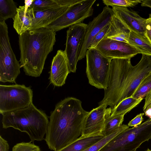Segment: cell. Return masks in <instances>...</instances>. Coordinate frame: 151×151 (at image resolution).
Returning <instances> with one entry per match:
<instances>
[{"label":"cell","instance_id":"4dcf8cb0","mask_svg":"<svg viewBox=\"0 0 151 151\" xmlns=\"http://www.w3.org/2000/svg\"><path fill=\"white\" fill-rule=\"evenodd\" d=\"M145 36L151 43V18L147 19Z\"/></svg>","mask_w":151,"mask_h":151},{"label":"cell","instance_id":"ba28073f","mask_svg":"<svg viewBox=\"0 0 151 151\" xmlns=\"http://www.w3.org/2000/svg\"><path fill=\"white\" fill-rule=\"evenodd\" d=\"M86 73L89 83L98 89H106L111 60L94 48L86 51Z\"/></svg>","mask_w":151,"mask_h":151},{"label":"cell","instance_id":"836d02e7","mask_svg":"<svg viewBox=\"0 0 151 151\" xmlns=\"http://www.w3.org/2000/svg\"><path fill=\"white\" fill-rule=\"evenodd\" d=\"M141 4L142 6L147 7L151 9V0H142Z\"/></svg>","mask_w":151,"mask_h":151},{"label":"cell","instance_id":"6da1fadb","mask_svg":"<svg viewBox=\"0 0 151 151\" xmlns=\"http://www.w3.org/2000/svg\"><path fill=\"white\" fill-rule=\"evenodd\" d=\"M89 112L75 98H66L57 103L51 112L45 139L49 148L58 151L81 136Z\"/></svg>","mask_w":151,"mask_h":151},{"label":"cell","instance_id":"d4e9b609","mask_svg":"<svg viewBox=\"0 0 151 151\" xmlns=\"http://www.w3.org/2000/svg\"><path fill=\"white\" fill-rule=\"evenodd\" d=\"M129 128L127 125L122 124L114 132L108 136L104 137L99 141L83 151H99L112 138Z\"/></svg>","mask_w":151,"mask_h":151},{"label":"cell","instance_id":"ffe728a7","mask_svg":"<svg viewBox=\"0 0 151 151\" xmlns=\"http://www.w3.org/2000/svg\"><path fill=\"white\" fill-rule=\"evenodd\" d=\"M111 109H106L105 114V121L101 134L104 137L108 136L114 132L122 125L124 115L111 116Z\"/></svg>","mask_w":151,"mask_h":151},{"label":"cell","instance_id":"8fae6325","mask_svg":"<svg viewBox=\"0 0 151 151\" xmlns=\"http://www.w3.org/2000/svg\"><path fill=\"white\" fill-rule=\"evenodd\" d=\"M93 48L110 60L132 58L140 52L129 43L104 37Z\"/></svg>","mask_w":151,"mask_h":151},{"label":"cell","instance_id":"277c9868","mask_svg":"<svg viewBox=\"0 0 151 151\" xmlns=\"http://www.w3.org/2000/svg\"><path fill=\"white\" fill-rule=\"evenodd\" d=\"M2 115L3 128L12 127L25 132L32 142L44 139L49 122L48 118L33 103L25 108Z\"/></svg>","mask_w":151,"mask_h":151},{"label":"cell","instance_id":"7c38bea8","mask_svg":"<svg viewBox=\"0 0 151 151\" xmlns=\"http://www.w3.org/2000/svg\"><path fill=\"white\" fill-rule=\"evenodd\" d=\"M113 11L112 8L106 6L103 11L87 24L85 38L79 58L81 60L86 57V51L94 37L111 21Z\"/></svg>","mask_w":151,"mask_h":151},{"label":"cell","instance_id":"9c48e42d","mask_svg":"<svg viewBox=\"0 0 151 151\" xmlns=\"http://www.w3.org/2000/svg\"><path fill=\"white\" fill-rule=\"evenodd\" d=\"M96 0H81L70 6L66 12L45 27L55 32L82 22L93 13Z\"/></svg>","mask_w":151,"mask_h":151},{"label":"cell","instance_id":"5bb4252c","mask_svg":"<svg viewBox=\"0 0 151 151\" xmlns=\"http://www.w3.org/2000/svg\"><path fill=\"white\" fill-rule=\"evenodd\" d=\"M69 71L68 61L64 50H58L52 61L49 72L50 83L55 86L63 85Z\"/></svg>","mask_w":151,"mask_h":151},{"label":"cell","instance_id":"7402d4cb","mask_svg":"<svg viewBox=\"0 0 151 151\" xmlns=\"http://www.w3.org/2000/svg\"><path fill=\"white\" fill-rule=\"evenodd\" d=\"M81 0H34L28 8L34 11L42 10L57 7L71 5Z\"/></svg>","mask_w":151,"mask_h":151},{"label":"cell","instance_id":"f35d334b","mask_svg":"<svg viewBox=\"0 0 151 151\" xmlns=\"http://www.w3.org/2000/svg\"><path fill=\"white\" fill-rule=\"evenodd\" d=\"M150 91H151V90Z\"/></svg>","mask_w":151,"mask_h":151},{"label":"cell","instance_id":"1f68e13d","mask_svg":"<svg viewBox=\"0 0 151 151\" xmlns=\"http://www.w3.org/2000/svg\"><path fill=\"white\" fill-rule=\"evenodd\" d=\"M145 100L143 107V110L144 112L147 109L151 108V91L145 96Z\"/></svg>","mask_w":151,"mask_h":151},{"label":"cell","instance_id":"d590c367","mask_svg":"<svg viewBox=\"0 0 151 151\" xmlns=\"http://www.w3.org/2000/svg\"><path fill=\"white\" fill-rule=\"evenodd\" d=\"M144 112L146 116L149 117V118L151 119V108L147 109Z\"/></svg>","mask_w":151,"mask_h":151},{"label":"cell","instance_id":"9a60e30c","mask_svg":"<svg viewBox=\"0 0 151 151\" xmlns=\"http://www.w3.org/2000/svg\"><path fill=\"white\" fill-rule=\"evenodd\" d=\"M70 6H61L42 10L34 11L29 9L32 15V22L29 30L45 27L63 15Z\"/></svg>","mask_w":151,"mask_h":151},{"label":"cell","instance_id":"cb8c5ba5","mask_svg":"<svg viewBox=\"0 0 151 151\" xmlns=\"http://www.w3.org/2000/svg\"><path fill=\"white\" fill-rule=\"evenodd\" d=\"M17 8L13 0H0V22L5 21L9 18L13 19Z\"/></svg>","mask_w":151,"mask_h":151},{"label":"cell","instance_id":"3957f363","mask_svg":"<svg viewBox=\"0 0 151 151\" xmlns=\"http://www.w3.org/2000/svg\"><path fill=\"white\" fill-rule=\"evenodd\" d=\"M56 35L55 32L43 28L28 30L19 35V62L26 75L40 76L47 56L53 50Z\"/></svg>","mask_w":151,"mask_h":151},{"label":"cell","instance_id":"52a82bcc","mask_svg":"<svg viewBox=\"0 0 151 151\" xmlns=\"http://www.w3.org/2000/svg\"><path fill=\"white\" fill-rule=\"evenodd\" d=\"M30 87L17 84L0 85V113L2 114L27 107L32 104Z\"/></svg>","mask_w":151,"mask_h":151},{"label":"cell","instance_id":"e575fe53","mask_svg":"<svg viewBox=\"0 0 151 151\" xmlns=\"http://www.w3.org/2000/svg\"><path fill=\"white\" fill-rule=\"evenodd\" d=\"M34 0H28L24 1V3L25 8L27 9L32 4Z\"/></svg>","mask_w":151,"mask_h":151},{"label":"cell","instance_id":"603a6c76","mask_svg":"<svg viewBox=\"0 0 151 151\" xmlns=\"http://www.w3.org/2000/svg\"><path fill=\"white\" fill-rule=\"evenodd\" d=\"M143 99H137L131 96L123 99L111 110L110 116L125 115L136 107Z\"/></svg>","mask_w":151,"mask_h":151},{"label":"cell","instance_id":"4fadbf2b","mask_svg":"<svg viewBox=\"0 0 151 151\" xmlns=\"http://www.w3.org/2000/svg\"><path fill=\"white\" fill-rule=\"evenodd\" d=\"M112 10L122 22L130 31L145 36L147 19L141 17L136 12L127 7H112Z\"/></svg>","mask_w":151,"mask_h":151},{"label":"cell","instance_id":"83f0119b","mask_svg":"<svg viewBox=\"0 0 151 151\" xmlns=\"http://www.w3.org/2000/svg\"><path fill=\"white\" fill-rule=\"evenodd\" d=\"M12 151H41L39 147L31 142L17 144L13 147Z\"/></svg>","mask_w":151,"mask_h":151},{"label":"cell","instance_id":"74e56055","mask_svg":"<svg viewBox=\"0 0 151 151\" xmlns=\"http://www.w3.org/2000/svg\"><path fill=\"white\" fill-rule=\"evenodd\" d=\"M149 17L151 18V14H150L149 15Z\"/></svg>","mask_w":151,"mask_h":151},{"label":"cell","instance_id":"f1b7e54d","mask_svg":"<svg viewBox=\"0 0 151 151\" xmlns=\"http://www.w3.org/2000/svg\"><path fill=\"white\" fill-rule=\"evenodd\" d=\"M110 26V23L103 28L94 37L88 49L93 48L103 38L106 33Z\"/></svg>","mask_w":151,"mask_h":151},{"label":"cell","instance_id":"5b68a950","mask_svg":"<svg viewBox=\"0 0 151 151\" xmlns=\"http://www.w3.org/2000/svg\"><path fill=\"white\" fill-rule=\"evenodd\" d=\"M151 139V119L136 127L128 128L112 138L99 151H136Z\"/></svg>","mask_w":151,"mask_h":151},{"label":"cell","instance_id":"d6986e66","mask_svg":"<svg viewBox=\"0 0 151 151\" xmlns=\"http://www.w3.org/2000/svg\"><path fill=\"white\" fill-rule=\"evenodd\" d=\"M104 136L101 134L81 136L74 142L58 151H83L97 142Z\"/></svg>","mask_w":151,"mask_h":151},{"label":"cell","instance_id":"f546056e","mask_svg":"<svg viewBox=\"0 0 151 151\" xmlns=\"http://www.w3.org/2000/svg\"><path fill=\"white\" fill-rule=\"evenodd\" d=\"M144 114L145 113H143L137 115L129 122L127 125L128 126L136 127L141 124L143 120V116Z\"/></svg>","mask_w":151,"mask_h":151},{"label":"cell","instance_id":"2e32d148","mask_svg":"<svg viewBox=\"0 0 151 151\" xmlns=\"http://www.w3.org/2000/svg\"><path fill=\"white\" fill-rule=\"evenodd\" d=\"M107 106L106 104H102L89 111L81 136L101 134L105 123Z\"/></svg>","mask_w":151,"mask_h":151},{"label":"cell","instance_id":"8d00e7d4","mask_svg":"<svg viewBox=\"0 0 151 151\" xmlns=\"http://www.w3.org/2000/svg\"><path fill=\"white\" fill-rule=\"evenodd\" d=\"M146 151H151V150H150V149H148Z\"/></svg>","mask_w":151,"mask_h":151},{"label":"cell","instance_id":"44dd1931","mask_svg":"<svg viewBox=\"0 0 151 151\" xmlns=\"http://www.w3.org/2000/svg\"><path fill=\"white\" fill-rule=\"evenodd\" d=\"M128 43L142 54L151 56V43L145 36L130 31Z\"/></svg>","mask_w":151,"mask_h":151},{"label":"cell","instance_id":"ac0fdd59","mask_svg":"<svg viewBox=\"0 0 151 151\" xmlns=\"http://www.w3.org/2000/svg\"><path fill=\"white\" fill-rule=\"evenodd\" d=\"M13 27L20 35L29 30L32 26V17L30 9H26L25 6H19L14 18Z\"/></svg>","mask_w":151,"mask_h":151},{"label":"cell","instance_id":"30bf717a","mask_svg":"<svg viewBox=\"0 0 151 151\" xmlns=\"http://www.w3.org/2000/svg\"><path fill=\"white\" fill-rule=\"evenodd\" d=\"M87 24L83 22L74 25L67 31L64 51L70 72L75 73L85 37Z\"/></svg>","mask_w":151,"mask_h":151},{"label":"cell","instance_id":"d6a6232c","mask_svg":"<svg viewBox=\"0 0 151 151\" xmlns=\"http://www.w3.org/2000/svg\"><path fill=\"white\" fill-rule=\"evenodd\" d=\"M9 146L7 142L0 136V151H9Z\"/></svg>","mask_w":151,"mask_h":151},{"label":"cell","instance_id":"e0dca14e","mask_svg":"<svg viewBox=\"0 0 151 151\" xmlns=\"http://www.w3.org/2000/svg\"><path fill=\"white\" fill-rule=\"evenodd\" d=\"M130 32L113 12L109 28L104 37L128 43Z\"/></svg>","mask_w":151,"mask_h":151},{"label":"cell","instance_id":"7a4b0ae2","mask_svg":"<svg viewBox=\"0 0 151 151\" xmlns=\"http://www.w3.org/2000/svg\"><path fill=\"white\" fill-rule=\"evenodd\" d=\"M131 58L111 60L107 86L99 105L105 104L112 110L123 99L132 96L141 81L151 72V56L142 54L134 66Z\"/></svg>","mask_w":151,"mask_h":151},{"label":"cell","instance_id":"484cf974","mask_svg":"<svg viewBox=\"0 0 151 151\" xmlns=\"http://www.w3.org/2000/svg\"><path fill=\"white\" fill-rule=\"evenodd\" d=\"M151 90V72L141 81L132 97L137 99H143Z\"/></svg>","mask_w":151,"mask_h":151},{"label":"cell","instance_id":"4316f807","mask_svg":"<svg viewBox=\"0 0 151 151\" xmlns=\"http://www.w3.org/2000/svg\"><path fill=\"white\" fill-rule=\"evenodd\" d=\"M142 0H103V3L107 6H118L133 7L139 3Z\"/></svg>","mask_w":151,"mask_h":151},{"label":"cell","instance_id":"8992f818","mask_svg":"<svg viewBox=\"0 0 151 151\" xmlns=\"http://www.w3.org/2000/svg\"><path fill=\"white\" fill-rule=\"evenodd\" d=\"M20 64L11 47L8 27L5 21L0 22V81L16 84L20 73Z\"/></svg>","mask_w":151,"mask_h":151}]
</instances>
